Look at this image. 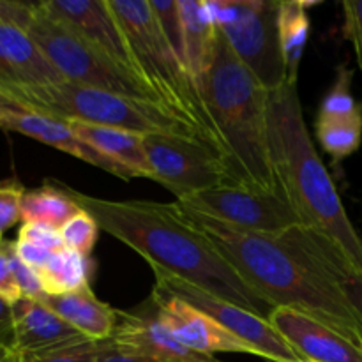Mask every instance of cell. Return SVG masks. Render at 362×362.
I'll list each match as a JSON object with an SVG mask.
<instances>
[{"label": "cell", "instance_id": "cell-1", "mask_svg": "<svg viewBox=\"0 0 362 362\" xmlns=\"http://www.w3.org/2000/svg\"><path fill=\"white\" fill-rule=\"evenodd\" d=\"M57 184L81 211L98 221L99 228L136 251L151 267L163 269L211 296L264 318L271 317L276 310L230 267L211 240L187 221L177 202L105 200L80 193L60 180Z\"/></svg>", "mask_w": 362, "mask_h": 362}, {"label": "cell", "instance_id": "cell-2", "mask_svg": "<svg viewBox=\"0 0 362 362\" xmlns=\"http://www.w3.org/2000/svg\"><path fill=\"white\" fill-rule=\"evenodd\" d=\"M180 211L267 303L308 315L362 346V327L345 297L304 267L279 237L233 228L189 209Z\"/></svg>", "mask_w": 362, "mask_h": 362}, {"label": "cell", "instance_id": "cell-3", "mask_svg": "<svg viewBox=\"0 0 362 362\" xmlns=\"http://www.w3.org/2000/svg\"><path fill=\"white\" fill-rule=\"evenodd\" d=\"M269 145L279 194L300 225L331 239L362 272V237L315 148L297 85L269 92Z\"/></svg>", "mask_w": 362, "mask_h": 362}, {"label": "cell", "instance_id": "cell-4", "mask_svg": "<svg viewBox=\"0 0 362 362\" xmlns=\"http://www.w3.org/2000/svg\"><path fill=\"white\" fill-rule=\"evenodd\" d=\"M197 83L225 148L230 187L279 194L269 145V90L221 34L214 60Z\"/></svg>", "mask_w": 362, "mask_h": 362}, {"label": "cell", "instance_id": "cell-5", "mask_svg": "<svg viewBox=\"0 0 362 362\" xmlns=\"http://www.w3.org/2000/svg\"><path fill=\"white\" fill-rule=\"evenodd\" d=\"M110 6L122 27L134 69L141 80L166 108L186 120L205 144L218 148L225 158L221 138L202 99L197 80L173 52L151 0H110Z\"/></svg>", "mask_w": 362, "mask_h": 362}, {"label": "cell", "instance_id": "cell-6", "mask_svg": "<svg viewBox=\"0 0 362 362\" xmlns=\"http://www.w3.org/2000/svg\"><path fill=\"white\" fill-rule=\"evenodd\" d=\"M28 110L62 120L119 127L138 134H175L204 141L200 134L172 110L156 103L126 98L99 88L60 81L37 87L4 88ZM205 144V141H204ZM209 145V144H207Z\"/></svg>", "mask_w": 362, "mask_h": 362}, {"label": "cell", "instance_id": "cell-7", "mask_svg": "<svg viewBox=\"0 0 362 362\" xmlns=\"http://www.w3.org/2000/svg\"><path fill=\"white\" fill-rule=\"evenodd\" d=\"M27 32L66 81L165 106L134 71L46 13L41 2Z\"/></svg>", "mask_w": 362, "mask_h": 362}, {"label": "cell", "instance_id": "cell-8", "mask_svg": "<svg viewBox=\"0 0 362 362\" xmlns=\"http://www.w3.org/2000/svg\"><path fill=\"white\" fill-rule=\"evenodd\" d=\"M233 55L267 88L286 83L279 46V0H205Z\"/></svg>", "mask_w": 362, "mask_h": 362}, {"label": "cell", "instance_id": "cell-9", "mask_svg": "<svg viewBox=\"0 0 362 362\" xmlns=\"http://www.w3.org/2000/svg\"><path fill=\"white\" fill-rule=\"evenodd\" d=\"M144 151L151 179L166 187L177 200L205 189L230 187L221 152L197 138L145 134Z\"/></svg>", "mask_w": 362, "mask_h": 362}, {"label": "cell", "instance_id": "cell-10", "mask_svg": "<svg viewBox=\"0 0 362 362\" xmlns=\"http://www.w3.org/2000/svg\"><path fill=\"white\" fill-rule=\"evenodd\" d=\"M152 272H154L156 286L166 290L168 293L193 306L194 310L211 317L223 329L250 345L258 357H264L269 362H304L299 354L288 345V341L272 327L269 318L211 296V293L197 288L191 283L182 281L180 278H175L159 267H152Z\"/></svg>", "mask_w": 362, "mask_h": 362}, {"label": "cell", "instance_id": "cell-11", "mask_svg": "<svg viewBox=\"0 0 362 362\" xmlns=\"http://www.w3.org/2000/svg\"><path fill=\"white\" fill-rule=\"evenodd\" d=\"M189 211L211 216L233 228L279 237L300 225L283 194H260L239 187H214L177 200Z\"/></svg>", "mask_w": 362, "mask_h": 362}, {"label": "cell", "instance_id": "cell-12", "mask_svg": "<svg viewBox=\"0 0 362 362\" xmlns=\"http://www.w3.org/2000/svg\"><path fill=\"white\" fill-rule=\"evenodd\" d=\"M148 303L152 304L154 317L187 349L207 356H214L218 352L257 356L250 345L223 329L218 322L159 286H152Z\"/></svg>", "mask_w": 362, "mask_h": 362}, {"label": "cell", "instance_id": "cell-13", "mask_svg": "<svg viewBox=\"0 0 362 362\" xmlns=\"http://www.w3.org/2000/svg\"><path fill=\"white\" fill-rule=\"evenodd\" d=\"M306 269L331 283L349 303L362 327V272L327 237L304 226H296L279 235Z\"/></svg>", "mask_w": 362, "mask_h": 362}, {"label": "cell", "instance_id": "cell-14", "mask_svg": "<svg viewBox=\"0 0 362 362\" xmlns=\"http://www.w3.org/2000/svg\"><path fill=\"white\" fill-rule=\"evenodd\" d=\"M41 7L78 32L81 37L108 53L117 62L136 73L129 45L112 11L110 0H46L41 2Z\"/></svg>", "mask_w": 362, "mask_h": 362}, {"label": "cell", "instance_id": "cell-15", "mask_svg": "<svg viewBox=\"0 0 362 362\" xmlns=\"http://www.w3.org/2000/svg\"><path fill=\"white\" fill-rule=\"evenodd\" d=\"M269 322L304 362H362L361 345L308 315L276 308Z\"/></svg>", "mask_w": 362, "mask_h": 362}, {"label": "cell", "instance_id": "cell-16", "mask_svg": "<svg viewBox=\"0 0 362 362\" xmlns=\"http://www.w3.org/2000/svg\"><path fill=\"white\" fill-rule=\"evenodd\" d=\"M117 327L112 339L115 346L158 362H223L216 356H207L187 349L158 318L152 310L127 313L117 310Z\"/></svg>", "mask_w": 362, "mask_h": 362}, {"label": "cell", "instance_id": "cell-17", "mask_svg": "<svg viewBox=\"0 0 362 362\" xmlns=\"http://www.w3.org/2000/svg\"><path fill=\"white\" fill-rule=\"evenodd\" d=\"M0 127L6 131H13V133L25 134L28 138H34V140L49 145V147L57 148V151H62L66 154L73 156V158L88 163V165L98 166V168L105 170V172L112 173V175L119 177V179H136V175L129 168L117 163L115 159L105 156L103 152L95 151L92 145L81 140L71 129L67 120L57 119V117L46 115V113L25 112L0 117Z\"/></svg>", "mask_w": 362, "mask_h": 362}, {"label": "cell", "instance_id": "cell-18", "mask_svg": "<svg viewBox=\"0 0 362 362\" xmlns=\"http://www.w3.org/2000/svg\"><path fill=\"white\" fill-rule=\"evenodd\" d=\"M60 81L66 80L27 30L0 25V87H37Z\"/></svg>", "mask_w": 362, "mask_h": 362}, {"label": "cell", "instance_id": "cell-19", "mask_svg": "<svg viewBox=\"0 0 362 362\" xmlns=\"http://www.w3.org/2000/svg\"><path fill=\"white\" fill-rule=\"evenodd\" d=\"M11 306L14 318V352L20 356L46 352L87 339V336L71 327L41 300L21 297Z\"/></svg>", "mask_w": 362, "mask_h": 362}, {"label": "cell", "instance_id": "cell-20", "mask_svg": "<svg viewBox=\"0 0 362 362\" xmlns=\"http://www.w3.org/2000/svg\"><path fill=\"white\" fill-rule=\"evenodd\" d=\"M41 303L88 339H110L115 332L117 310L99 300L90 286L66 296H46Z\"/></svg>", "mask_w": 362, "mask_h": 362}, {"label": "cell", "instance_id": "cell-21", "mask_svg": "<svg viewBox=\"0 0 362 362\" xmlns=\"http://www.w3.org/2000/svg\"><path fill=\"white\" fill-rule=\"evenodd\" d=\"M179 13L182 21V60L198 80L214 60L219 30L205 0H179Z\"/></svg>", "mask_w": 362, "mask_h": 362}, {"label": "cell", "instance_id": "cell-22", "mask_svg": "<svg viewBox=\"0 0 362 362\" xmlns=\"http://www.w3.org/2000/svg\"><path fill=\"white\" fill-rule=\"evenodd\" d=\"M67 122H69L71 129L81 140L92 145L95 151L115 159L117 163L129 168L136 177L151 179L147 158H145L144 151V134L119 129V127L78 122V120H67Z\"/></svg>", "mask_w": 362, "mask_h": 362}, {"label": "cell", "instance_id": "cell-23", "mask_svg": "<svg viewBox=\"0 0 362 362\" xmlns=\"http://www.w3.org/2000/svg\"><path fill=\"white\" fill-rule=\"evenodd\" d=\"M310 4L300 0H281L278 13L279 46H281L283 64H285L286 83L297 85L300 60L310 37Z\"/></svg>", "mask_w": 362, "mask_h": 362}, {"label": "cell", "instance_id": "cell-24", "mask_svg": "<svg viewBox=\"0 0 362 362\" xmlns=\"http://www.w3.org/2000/svg\"><path fill=\"white\" fill-rule=\"evenodd\" d=\"M78 212L80 207L57 180H46L41 187L27 191L21 202V221L41 223L57 230H62Z\"/></svg>", "mask_w": 362, "mask_h": 362}, {"label": "cell", "instance_id": "cell-25", "mask_svg": "<svg viewBox=\"0 0 362 362\" xmlns=\"http://www.w3.org/2000/svg\"><path fill=\"white\" fill-rule=\"evenodd\" d=\"M92 267L90 257H83L67 247L55 251L48 264L39 271L42 290L46 296H66L90 286Z\"/></svg>", "mask_w": 362, "mask_h": 362}, {"label": "cell", "instance_id": "cell-26", "mask_svg": "<svg viewBox=\"0 0 362 362\" xmlns=\"http://www.w3.org/2000/svg\"><path fill=\"white\" fill-rule=\"evenodd\" d=\"M315 134L334 163L352 156L362 141V113L354 117L317 115Z\"/></svg>", "mask_w": 362, "mask_h": 362}, {"label": "cell", "instance_id": "cell-27", "mask_svg": "<svg viewBox=\"0 0 362 362\" xmlns=\"http://www.w3.org/2000/svg\"><path fill=\"white\" fill-rule=\"evenodd\" d=\"M112 345L110 339H81L46 352L23 354L21 362H98Z\"/></svg>", "mask_w": 362, "mask_h": 362}, {"label": "cell", "instance_id": "cell-28", "mask_svg": "<svg viewBox=\"0 0 362 362\" xmlns=\"http://www.w3.org/2000/svg\"><path fill=\"white\" fill-rule=\"evenodd\" d=\"M352 71L346 66H341L338 69L334 85L331 90L324 95L320 103L318 115L320 117H354L361 115L362 105L356 101L352 90Z\"/></svg>", "mask_w": 362, "mask_h": 362}, {"label": "cell", "instance_id": "cell-29", "mask_svg": "<svg viewBox=\"0 0 362 362\" xmlns=\"http://www.w3.org/2000/svg\"><path fill=\"white\" fill-rule=\"evenodd\" d=\"M99 230L101 228H99L98 221L88 212L80 209V212L76 216H73L62 226L60 233H62L64 246L67 250L76 251V253L83 255V257H90L95 243H98Z\"/></svg>", "mask_w": 362, "mask_h": 362}, {"label": "cell", "instance_id": "cell-30", "mask_svg": "<svg viewBox=\"0 0 362 362\" xmlns=\"http://www.w3.org/2000/svg\"><path fill=\"white\" fill-rule=\"evenodd\" d=\"M151 6L173 52L182 60V21H180L179 0H151Z\"/></svg>", "mask_w": 362, "mask_h": 362}, {"label": "cell", "instance_id": "cell-31", "mask_svg": "<svg viewBox=\"0 0 362 362\" xmlns=\"http://www.w3.org/2000/svg\"><path fill=\"white\" fill-rule=\"evenodd\" d=\"M25 193L27 189L18 180L0 182V235L21 221V202Z\"/></svg>", "mask_w": 362, "mask_h": 362}, {"label": "cell", "instance_id": "cell-32", "mask_svg": "<svg viewBox=\"0 0 362 362\" xmlns=\"http://www.w3.org/2000/svg\"><path fill=\"white\" fill-rule=\"evenodd\" d=\"M18 240H25V243L35 244L45 250L55 251L64 250V240L60 230L52 228L48 225H41V223H23L18 232Z\"/></svg>", "mask_w": 362, "mask_h": 362}, {"label": "cell", "instance_id": "cell-33", "mask_svg": "<svg viewBox=\"0 0 362 362\" xmlns=\"http://www.w3.org/2000/svg\"><path fill=\"white\" fill-rule=\"evenodd\" d=\"M343 34L352 42L359 67L362 69V0H343Z\"/></svg>", "mask_w": 362, "mask_h": 362}, {"label": "cell", "instance_id": "cell-34", "mask_svg": "<svg viewBox=\"0 0 362 362\" xmlns=\"http://www.w3.org/2000/svg\"><path fill=\"white\" fill-rule=\"evenodd\" d=\"M11 265H13L14 278H16L18 288H20L21 297L25 299H34V300H42L46 297L45 290H42L41 278H39V272L34 271L32 267L25 265L20 258L14 253V243L13 250H11Z\"/></svg>", "mask_w": 362, "mask_h": 362}, {"label": "cell", "instance_id": "cell-35", "mask_svg": "<svg viewBox=\"0 0 362 362\" xmlns=\"http://www.w3.org/2000/svg\"><path fill=\"white\" fill-rule=\"evenodd\" d=\"M37 4L16 2V0H0V25H14L28 30L35 18Z\"/></svg>", "mask_w": 362, "mask_h": 362}, {"label": "cell", "instance_id": "cell-36", "mask_svg": "<svg viewBox=\"0 0 362 362\" xmlns=\"http://www.w3.org/2000/svg\"><path fill=\"white\" fill-rule=\"evenodd\" d=\"M11 250H13V243L4 240L0 246V297L9 304H14L21 299V292L18 288L13 265H11Z\"/></svg>", "mask_w": 362, "mask_h": 362}, {"label": "cell", "instance_id": "cell-37", "mask_svg": "<svg viewBox=\"0 0 362 362\" xmlns=\"http://www.w3.org/2000/svg\"><path fill=\"white\" fill-rule=\"evenodd\" d=\"M14 253H16V257L20 258L25 265H28V267H32L37 272L48 264L49 258H52L53 255L52 251L45 250V247L25 243V240H16V243H14Z\"/></svg>", "mask_w": 362, "mask_h": 362}, {"label": "cell", "instance_id": "cell-38", "mask_svg": "<svg viewBox=\"0 0 362 362\" xmlns=\"http://www.w3.org/2000/svg\"><path fill=\"white\" fill-rule=\"evenodd\" d=\"M0 346L14 350L13 306L0 297Z\"/></svg>", "mask_w": 362, "mask_h": 362}, {"label": "cell", "instance_id": "cell-39", "mask_svg": "<svg viewBox=\"0 0 362 362\" xmlns=\"http://www.w3.org/2000/svg\"><path fill=\"white\" fill-rule=\"evenodd\" d=\"M98 362H158L154 359H148V357L138 356V354H131L126 352V350H120L119 346H115L112 339V345L108 346L105 354L99 357Z\"/></svg>", "mask_w": 362, "mask_h": 362}, {"label": "cell", "instance_id": "cell-40", "mask_svg": "<svg viewBox=\"0 0 362 362\" xmlns=\"http://www.w3.org/2000/svg\"><path fill=\"white\" fill-rule=\"evenodd\" d=\"M25 112H32V110H28L23 103H20L16 98H13L9 92L4 90V88L0 87V117L13 115V113H25Z\"/></svg>", "mask_w": 362, "mask_h": 362}, {"label": "cell", "instance_id": "cell-41", "mask_svg": "<svg viewBox=\"0 0 362 362\" xmlns=\"http://www.w3.org/2000/svg\"><path fill=\"white\" fill-rule=\"evenodd\" d=\"M14 356H16V352H14V350L6 349V346H0V362H11Z\"/></svg>", "mask_w": 362, "mask_h": 362}, {"label": "cell", "instance_id": "cell-42", "mask_svg": "<svg viewBox=\"0 0 362 362\" xmlns=\"http://www.w3.org/2000/svg\"><path fill=\"white\" fill-rule=\"evenodd\" d=\"M11 362H21V357H20V354H16V356L13 357V361Z\"/></svg>", "mask_w": 362, "mask_h": 362}, {"label": "cell", "instance_id": "cell-43", "mask_svg": "<svg viewBox=\"0 0 362 362\" xmlns=\"http://www.w3.org/2000/svg\"><path fill=\"white\" fill-rule=\"evenodd\" d=\"M0 243H4V240H2V235H0Z\"/></svg>", "mask_w": 362, "mask_h": 362}, {"label": "cell", "instance_id": "cell-44", "mask_svg": "<svg viewBox=\"0 0 362 362\" xmlns=\"http://www.w3.org/2000/svg\"><path fill=\"white\" fill-rule=\"evenodd\" d=\"M0 246H2V243H0Z\"/></svg>", "mask_w": 362, "mask_h": 362}]
</instances>
